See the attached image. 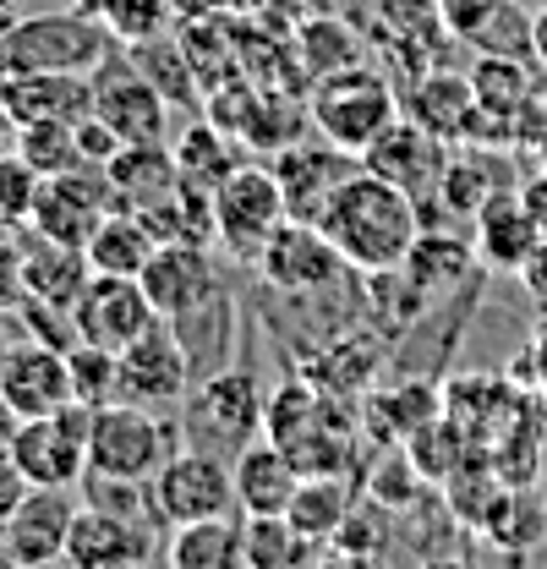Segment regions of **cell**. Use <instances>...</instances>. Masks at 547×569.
Masks as SVG:
<instances>
[{"instance_id":"cell-1","label":"cell","mask_w":547,"mask_h":569,"mask_svg":"<svg viewBox=\"0 0 547 569\" xmlns=\"http://www.w3.org/2000/svg\"><path fill=\"white\" fill-rule=\"evenodd\" d=\"M324 236L335 241V252L345 258V269L356 274H384L395 263H406V252L421 236V209L406 192L372 170L345 176V187L329 198L324 209Z\"/></svg>"},{"instance_id":"cell-2","label":"cell","mask_w":547,"mask_h":569,"mask_svg":"<svg viewBox=\"0 0 547 569\" xmlns=\"http://www.w3.org/2000/svg\"><path fill=\"white\" fill-rule=\"evenodd\" d=\"M406 116L400 93L384 82V71H372L367 61L335 77H318L307 93V121L318 127V138L345 148V153H367L372 142L384 138L395 121Z\"/></svg>"},{"instance_id":"cell-3","label":"cell","mask_w":547,"mask_h":569,"mask_svg":"<svg viewBox=\"0 0 547 569\" xmlns=\"http://www.w3.org/2000/svg\"><path fill=\"white\" fill-rule=\"evenodd\" d=\"M176 438H181V422H170L165 411L105 400L93 406V422H88V471L153 482V471L176 455Z\"/></svg>"},{"instance_id":"cell-4","label":"cell","mask_w":547,"mask_h":569,"mask_svg":"<svg viewBox=\"0 0 547 569\" xmlns=\"http://www.w3.org/2000/svg\"><path fill=\"white\" fill-rule=\"evenodd\" d=\"M263 389L247 367H225L203 383H192L181 395V432L198 438V449L219 455V460H236L258 432H263Z\"/></svg>"},{"instance_id":"cell-5","label":"cell","mask_w":547,"mask_h":569,"mask_svg":"<svg viewBox=\"0 0 547 569\" xmlns=\"http://www.w3.org/2000/svg\"><path fill=\"white\" fill-rule=\"evenodd\" d=\"M285 192L274 181V164H252L241 159L219 187H213V247L230 263L258 269L263 247L274 241V230L285 224Z\"/></svg>"},{"instance_id":"cell-6","label":"cell","mask_w":547,"mask_h":569,"mask_svg":"<svg viewBox=\"0 0 547 569\" xmlns=\"http://www.w3.org/2000/svg\"><path fill=\"white\" fill-rule=\"evenodd\" d=\"M110 33L93 11H50L0 33V77L11 71H88L110 56Z\"/></svg>"},{"instance_id":"cell-7","label":"cell","mask_w":547,"mask_h":569,"mask_svg":"<svg viewBox=\"0 0 547 569\" xmlns=\"http://www.w3.org/2000/svg\"><path fill=\"white\" fill-rule=\"evenodd\" d=\"M88 422H93V406L82 400L50 417H22L11 427L6 455L33 488H77L88 477Z\"/></svg>"},{"instance_id":"cell-8","label":"cell","mask_w":547,"mask_h":569,"mask_svg":"<svg viewBox=\"0 0 547 569\" xmlns=\"http://www.w3.org/2000/svg\"><path fill=\"white\" fill-rule=\"evenodd\" d=\"M105 213H116V192H110L105 164H71L61 176H39L28 230L67 241V247H88V236L105 224Z\"/></svg>"},{"instance_id":"cell-9","label":"cell","mask_w":547,"mask_h":569,"mask_svg":"<svg viewBox=\"0 0 547 569\" xmlns=\"http://www.w3.org/2000/svg\"><path fill=\"white\" fill-rule=\"evenodd\" d=\"M153 515L159 526H187V520H208V515H241L236 509V482H230V460L208 455V449H176L153 482Z\"/></svg>"},{"instance_id":"cell-10","label":"cell","mask_w":547,"mask_h":569,"mask_svg":"<svg viewBox=\"0 0 547 569\" xmlns=\"http://www.w3.org/2000/svg\"><path fill=\"white\" fill-rule=\"evenodd\" d=\"M187 389H192V351L165 318L116 356V400L127 406L165 411V406H181Z\"/></svg>"},{"instance_id":"cell-11","label":"cell","mask_w":547,"mask_h":569,"mask_svg":"<svg viewBox=\"0 0 547 569\" xmlns=\"http://www.w3.org/2000/svg\"><path fill=\"white\" fill-rule=\"evenodd\" d=\"M93 82V121H105L116 142H165V121L170 104L159 99V88L132 67V56H105L88 71Z\"/></svg>"},{"instance_id":"cell-12","label":"cell","mask_w":547,"mask_h":569,"mask_svg":"<svg viewBox=\"0 0 547 569\" xmlns=\"http://www.w3.org/2000/svg\"><path fill=\"white\" fill-rule=\"evenodd\" d=\"M71 323H77V340L82 346H99V351H127L137 335H148L159 323V307L148 301L142 280L127 274H93L88 290L77 296L71 307Z\"/></svg>"},{"instance_id":"cell-13","label":"cell","mask_w":547,"mask_h":569,"mask_svg":"<svg viewBox=\"0 0 547 569\" xmlns=\"http://www.w3.org/2000/svg\"><path fill=\"white\" fill-rule=\"evenodd\" d=\"M258 274L279 290V296H318L329 284H340L345 258L335 252V241L324 236V224L307 219H285L274 230V241L258 258Z\"/></svg>"},{"instance_id":"cell-14","label":"cell","mask_w":547,"mask_h":569,"mask_svg":"<svg viewBox=\"0 0 547 569\" xmlns=\"http://www.w3.org/2000/svg\"><path fill=\"white\" fill-rule=\"evenodd\" d=\"M361 170V159L356 153H345L335 142H290V148H279L274 153V181H279V192H285V213L290 219H307V224H318L324 209H329V198L345 187V176H356Z\"/></svg>"},{"instance_id":"cell-15","label":"cell","mask_w":547,"mask_h":569,"mask_svg":"<svg viewBox=\"0 0 547 569\" xmlns=\"http://www.w3.org/2000/svg\"><path fill=\"white\" fill-rule=\"evenodd\" d=\"M0 400L11 406V417H50L77 400V383H71V356L61 346H44V340H22L11 346L0 361Z\"/></svg>"},{"instance_id":"cell-16","label":"cell","mask_w":547,"mask_h":569,"mask_svg":"<svg viewBox=\"0 0 547 569\" xmlns=\"http://www.w3.org/2000/svg\"><path fill=\"white\" fill-rule=\"evenodd\" d=\"M361 170L395 181L410 203L421 209L427 198H438V181H444V170H449V153H444V138H438V132H427L421 121L400 116L384 138L361 153Z\"/></svg>"},{"instance_id":"cell-17","label":"cell","mask_w":547,"mask_h":569,"mask_svg":"<svg viewBox=\"0 0 547 569\" xmlns=\"http://www.w3.org/2000/svg\"><path fill=\"white\" fill-rule=\"evenodd\" d=\"M142 290H148V301L159 307V318L176 323V329H181L187 318H198L208 301L225 296L213 263H208V247H181V241H159V252H153L148 269H142Z\"/></svg>"},{"instance_id":"cell-18","label":"cell","mask_w":547,"mask_h":569,"mask_svg":"<svg viewBox=\"0 0 547 569\" xmlns=\"http://www.w3.org/2000/svg\"><path fill=\"white\" fill-rule=\"evenodd\" d=\"M159 548L153 520H127L110 509L82 503L71 515V537H67V565L71 569H116V565H148Z\"/></svg>"},{"instance_id":"cell-19","label":"cell","mask_w":547,"mask_h":569,"mask_svg":"<svg viewBox=\"0 0 547 569\" xmlns=\"http://www.w3.org/2000/svg\"><path fill=\"white\" fill-rule=\"evenodd\" d=\"M0 104L17 127L93 116V82L82 71H11L0 77Z\"/></svg>"},{"instance_id":"cell-20","label":"cell","mask_w":547,"mask_h":569,"mask_svg":"<svg viewBox=\"0 0 547 569\" xmlns=\"http://www.w3.org/2000/svg\"><path fill=\"white\" fill-rule=\"evenodd\" d=\"M71 515H77L71 488H28V498L17 503V515L6 520V537H11L17 565L22 569L61 565V559H67Z\"/></svg>"},{"instance_id":"cell-21","label":"cell","mask_w":547,"mask_h":569,"mask_svg":"<svg viewBox=\"0 0 547 569\" xmlns=\"http://www.w3.org/2000/svg\"><path fill=\"white\" fill-rule=\"evenodd\" d=\"M230 482H236V509L241 515H285L296 488H301V466L274 438H252L230 460Z\"/></svg>"},{"instance_id":"cell-22","label":"cell","mask_w":547,"mask_h":569,"mask_svg":"<svg viewBox=\"0 0 547 569\" xmlns=\"http://www.w3.org/2000/svg\"><path fill=\"white\" fill-rule=\"evenodd\" d=\"M537 241H543V219L526 198L493 192L477 209V241L471 247H477V258L487 269H515L520 274V263L537 252Z\"/></svg>"},{"instance_id":"cell-23","label":"cell","mask_w":547,"mask_h":569,"mask_svg":"<svg viewBox=\"0 0 547 569\" xmlns=\"http://www.w3.org/2000/svg\"><path fill=\"white\" fill-rule=\"evenodd\" d=\"M110 176V192H116V209L148 213L153 203H165L176 187H181V170H176V153L165 142H121L105 164Z\"/></svg>"},{"instance_id":"cell-24","label":"cell","mask_w":547,"mask_h":569,"mask_svg":"<svg viewBox=\"0 0 547 569\" xmlns=\"http://www.w3.org/2000/svg\"><path fill=\"white\" fill-rule=\"evenodd\" d=\"M22 258H28V301H44V307H61V312H71L77 296L93 280V263H88L82 247L50 241L39 230L22 236Z\"/></svg>"},{"instance_id":"cell-25","label":"cell","mask_w":547,"mask_h":569,"mask_svg":"<svg viewBox=\"0 0 547 569\" xmlns=\"http://www.w3.org/2000/svg\"><path fill=\"white\" fill-rule=\"evenodd\" d=\"M88 263H93V274H127V280H142V269H148V258L159 252V236H153V224L132 209H116L105 213V224L88 236Z\"/></svg>"},{"instance_id":"cell-26","label":"cell","mask_w":547,"mask_h":569,"mask_svg":"<svg viewBox=\"0 0 547 569\" xmlns=\"http://www.w3.org/2000/svg\"><path fill=\"white\" fill-rule=\"evenodd\" d=\"M170 569H247V531L241 515L187 520L170 537Z\"/></svg>"},{"instance_id":"cell-27","label":"cell","mask_w":547,"mask_h":569,"mask_svg":"<svg viewBox=\"0 0 547 569\" xmlns=\"http://www.w3.org/2000/svg\"><path fill=\"white\" fill-rule=\"evenodd\" d=\"M406 116L410 121H421L427 132H438L444 142L460 138V132H471V121H477L471 77H449V71L421 77V82H416V93L406 99Z\"/></svg>"},{"instance_id":"cell-28","label":"cell","mask_w":547,"mask_h":569,"mask_svg":"<svg viewBox=\"0 0 547 569\" xmlns=\"http://www.w3.org/2000/svg\"><path fill=\"white\" fill-rule=\"evenodd\" d=\"M296 67L307 77V88L318 82V77H335V71H350L367 61V44H361V33L356 28H345L340 17H307L301 28H296Z\"/></svg>"},{"instance_id":"cell-29","label":"cell","mask_w":547,"mask_h":569,"mask_svg":"<svg viewBox=\"0 0 547 569\" xmlns=\"http://www.w3.org/2000/svg\"><path fill=\"white\" fill-rule=\"evenodd\" d=\"M127 56H132V67L159 88V99H165L170 110H203V88H198L192 61H187V50H181V39H176V33L142 39V44H132Z\"/></svg>"},{"instance_id":"cell-30","label":"cell","mask_w":547,"mask_h":569,"mask_svg":"<svg viewBox=\"0 0 547 569\" xmlns=\"http://www.w3.org/2000/svg\"><path fill=\"white\" fill-rule=\"evenodd\" d=\"M236 132H225L219 121H198V127H187L181 138L170 142V153H176V170H181V181H192V187H219L236 164H241V148H236Z\"/></svg>"},{"instance_id":"cell-31","label":"cell","mask_w":547,"mask_h":569,"mask_svg":"<svg viewBox=\"0 0 547 569\" xmlns=\"http://www.w3.org/2000/svg\"><path fill=\"white\" fill-rule=\"evenodd\" d=\"M285 520L312 542V548H324V542H335V531H340L345 520H350V493H345L340 471H324V477H301V488L290 498V509H285Z\"/></svg>"},{"instance_id":"cell-32","label":"cell","mask_w":547,"mask_h":569,"mask_svg":"<svg viewBox=\"0 0 547 569\" xmlns=\"http://www.w3.org/2000/svg\"><path fill=\"white\" fill-rule=\"evenodd\" d=\"M148 224H153V236L159 241H181V247H213V192L208 187H192V181H181L165 203H153V209L142 213Z\"/></svg>"},{"instance_id":"cell-33","label":"cell","mask_w":547,"mask_h":569,"mask_svg":"<svg viewBox=\"0 0 547 569\" xmlns=\"http://www.w3.org/2000/svg\"><path fill=\"white\" fill-rule=\"evenodd\" d=\"M406 269L427 296H438L449 284H466L471 280V241H460L449 230H427V236H416V247L406 252Z\"/></svg>"},{"instance_id":"cell-34","label":"cell","mask_w":547,"mask_h":569,"mask_svg":"<svg viewBox=\"0 0 547 569\" xmlns=\"http://www.w3.org/2000/svg\"><path fill=\"white\" fill-rule=\"evenodd\" d=\"M471 93H477V116H487V121L531 116L526 67H515V56H487V61L471 71Z\"/></svg>"},{"instance_id":"cell-35","label":"cell","mask_w":547,"mask_h":569,"mask_svg":"<svg viewBox=\"0 0 547 569\" xmlns=\"http://www.w3.org/2000/svg\"><path fill=\"white\" fill-rule=\"evenodd\" d=\"M247 531V569H301L312 542L285 515H241Z\"/></svg>"},{"instance_id":"cell-36","label":"cell","mask_w":547,"mask_h":569,"mask_svg":"<svg viewBox=\"0 0 547 569\" xmlns=\"http://www.w3.org/2000/svg\"><path fill=\"white\" fill-rule=\"evenodd\" d=\"M11 153L33 176H61L71 164H82V153H77V121H28V127H17Z\"/></svg>"},{"instance_id":"cell-37","label":"cell","mask_w":547,"mask_h":569,"mask_svg":"<svg viewBox=\"0 0 547 569\" xmlns=\"http://www.w3.org/2000/svg\"><path fill=\"white\" fill-rule=\"evenodd\" d=\"M93 17L105 22V33L116 44H142V39H159L176 28V11L170 0H93Z\"/></svg>"},{"instance_id":"cell-38","label":"cell","mask_w":547,"mask_h":569,"mask_svg":"<svg viewBox=\"0 0 547 569\" xmlns=\"http://www.w3.org/2000/svg\"><path fill=\"white\" fill-rule=\"evenodd\" d=\"M82 498H88L93 509H110V515H127V520H153V526H159L148 482H127V477H99V471H88V477H82Z\"/></svg>"},{"instance_id":"cell-39","label":"cell","mask_w":547,"mask_h":569,"mask_svg":"<svg viewBox=\"0 0 547 569\" xmlns=\"http://www.w3.org/2000/svg\"><path fill=\"white\" fill-rule=\"evenodd\" d=\"M71 383H77V400L82 406H105L116 400V351H99V346H71Z\"/></svg>"},{"instance_id":"cell-40","label":"cell","mask_w":547,"mask_h":569,"mask_svg":"<svg viewBox=\"0 0 547 569\" xmlns=\"http://www.w3.org/2000/svg\"><path fill=\"white\" fill-rule=\"evenodd\" d=\"M33 187H39V176L6 148V153H0V230H6V236H11V230H28Z\"/></svg>"},{"instance_id":"cell-41","label":"cell","mask_w":547,"mask_h":569,"mask_svg":"<svg viewBox=\"0 0 547 569\" xmlns=\"http://www.w3.org/2000/svg\"><path fill=\"white\" fill-rule=\"evenodd\" d=\"M515 0H438V17L455 39H471V44H487L493 22L509 11Z\"/></svg>"},{"instance_id":"cell-42","label":"cell","mask_w":547,"mask_h":569,"mask_svg":"<svg viewBox=\"0 0 547 569\" xmlns=\"http://www.w3.org/2000/svg\"><path fill=\"white\" fill-rule=\"evenodd\" d=\"M28 307V258L22 241L0 230V318H17Z\"/></svg>"},{"instance_id":"cell-43","label":"cell","mask_w":547,"mask_h":569,"mask_svg":"<svg viewBox=\"0 0 547 569\" xmlns=\"http://www.w3.org/2000/svg\"><path fill=\"white\" fill-rule=\"evenodd\" d=\"M28 488H33V482H28V477L11 466V455H0V526L17 515V503L28 498Z\"/></svg>"},{"instance_id":"cell-44","label":"cell","mask_w":547,"mask_h":569,"mask_svg":"<svg viewBox=\"0 0 547 569\" xmlns=\"http://www.w3.org/2000/svg\"><path fill=\"white\" fill-rule=\"evenodd\" d=\"M176 22H198V17H236L247 11V0H170Z\"/></svg>"},{"instance_id":"cell-45","label":"cell","mask_w":547,"mask_h":569,"mask_svg":"<svg viewBox=\"0 0 547 569\" xmlns=\"http://www.w3.org/2000/svg\"><path fill=\"white\" fill-rule=\"evenodd\" d=\"M520 280H526V290H531V301H537V307H547V236L537 241V252L520 263Z\"/></svg>"},{"instance_id":"cell-46","label":"cell","mask_w":547,"mask_h":569,"mask_svg":"<svg viewBox=\"0 0 547 569\" xmlns=\"http://www.w3.org/2000/svg\"><path fill=\"white\" fill-rule=\"evenodd\" d=\"M531 56H537V67L547 71V6L531 11Z\"/></svg>"},{"instance_id":"cell-47","label":"cell","mask_w":547,"mask_h":569,"mask_svg":"<svg viewBox=\"0 0 547 569\" xmlns=\"http://www.w3.org/2000/svg\"><path fill=\"white\" fill-rule=\"evenodd\" d=\"M324 569H384L378 565V553H335V559H324Z\"/></svg>"},{"instance_id":"cell-48","label":"cell","mask_w":547,"mask_h":569,"mask_svg":"<svg viewBox=\"0 0 547 569\" xmlns=\"http://www.w3.org/2000/svg\"><path fill=\"white\" fill-rule=\"evenodd\" d=\"M531 367H537V378L547 383V335H537V346H531Z\"/></svg>"},{"instance_id":"cell-49","label":"cell","mask_w":547,"mask_h":569,"mask_svg":"<svg viewBox=\"0 0 547 569\" xmlns=\"http://www.w3.org/2000/svg\"><path fill=\"white\" fill-rule=\"evenodd\" d=\"M11 427H17V417H11V406L0 400V455H6V443H11Z\"/></svg>"},{"instance_id":"cell-50","label":"cell","mask_w":547,"mask_h":569,"mask_svg":"<svg viewBox=\"0 0 547 569\" xmlns=\"http://www.w3.org/2000/svg\"><path fill=\"white\" fill-rule=\"evenodd\" d=\"M0 569H22V565H17V553H11V537H6V526H0Z\"/></svg>"},{"instance_id":"cell-51","label":"cell","mask_w":547,"mask_h":569,"mask_svg":"<svg viewBox=\"0 0 547 569\" xmlns=\"http://www.w3.org/2000/svg\"><path fill=\"white\" fill-rule=\"evenodd\" d=\"M421 569H471V565H460V559H432V565H421Z\"/></svg>"},{"instance_id":"cell-52","label":"cell","mask_w":547,"mask_h":569,"mask_svg":"<svg viewBox=\"0 0 547 569\" xmlns=\"http://www.w3.org/2000/svg\"><path fill=\"white\" fill-rule=\"evenodd\" d=\"M515 6H520V11H543L547 0H515Z\"/></svg>"},{"instance_id":"cell-53","label":"cell","mask_w":547,"mask_h":569,"mask_svg":"<svg viewBox=\"0 0 547 569\" xmlns=\"http://www.w3.org/2000/svg\"><path fill=\"white\" fill-rule=\"evenodd\" d=\"M116 569H148V565H116Z\"/></svg>"}]
</instances>
